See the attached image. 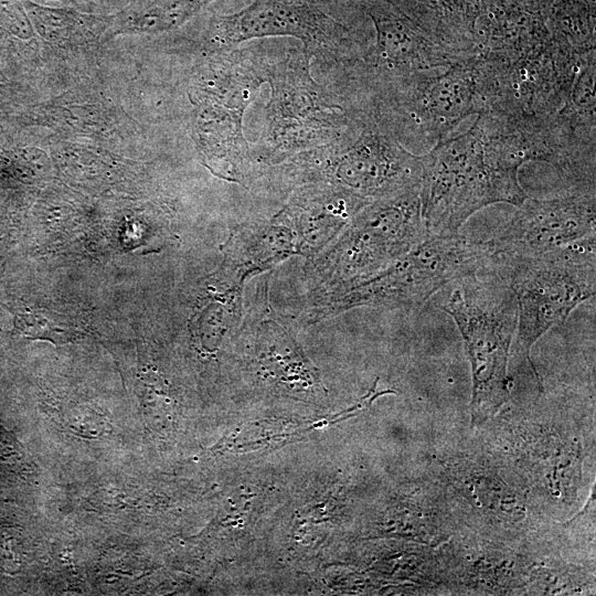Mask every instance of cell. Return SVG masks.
<instances>
[{
    "instance_id": "cell-4",
    "label": "cell",
    "mask_w": 596,
    "mask_h": 596,
    "mask_svg": "<svg viewBox=\"0 0 596 596\" xmlns=\"http://www.w3.org/2000/svg\"><path fill=\"white\" fill-rule=\"evenodd\" d=\"M436 301L449 315L466 345L472 373L473 424L482 423L508 402V360L518 323L515 297L493 270L485 268L451 281Z\"/></svg>"
},
{
    "instance_id": "cell-15",
    "label": "cell",
    "mask_w": 596,
    "mask_h": 596,
    "mask_svg": "<svg viewBox=\"0 0 596 596\" xmlns=\"http://www.w3.org/2000/svg\"><path fill=\"white\" fill-rule=\"evenodd\" d=\"M421 1H423L425 3H437V2H440L443 0H421Z\"/></svg>"
},
{
    "instance_id": "cell-9",
    "label": "cell",
    "mask_w": 596,
    "mask_h": 596,
    "mask_svg": "<svg viewBox=\"0 0 596 596\" xmlns=\"http://www.w3.org/2000/svg\"><path fill=\"white\" fill-rule=\"evenodd\" d=\"M198 88L195 139L217 177L246 185L259 175L243 131L246 108L266 82L267 60L249 49L223 52Z\"/></svg>"
},
{
    "instance_id": "cell-12",
    "label": "cell",
    "mask_w": 596,
    "mask_h": 596,
    "mask_svg": "<svg viewBox=\"0 0 596 596\" xmlns=\"http://www.w3.org/2000/svg\"><path fill=\"white\" fill-rule=\"evenodd\" d=\"M238 334L251 342L257 372L265 379L300 391L319 387L313 368L273 310L267 284L258 286L255 305L244 316Z\"/></svg>"
},
{
    "instance_id": "cell-2",
    "label": "cell",
    "mask_w": 596,
    "mask_h": 596,
    "mask_svg": "<svg viewBox=\"0 0 596 596\" xmlns=\"http://www.w3.org/2000/svg\"><path fill=\"white\" fill-rule=\"evenodd\" d=\"M265 77L270 94L264 106L263 134L257 146H251L259 175L297 153L343 138L370 110L350 84L342 93L317 83L311 74V57L304 49L267 61Z\"/></svg>"
},
{
    "instance_id": "cell-5",
    "label": "cell",
    "mask_w": 596,
    "mask_h": 596,
    "mask_svg": "<svg viewBox=\"0 0 596 596\" xmlns=\"http://www.w3.org/2000/svg\"><path fill=\"white\" fill-rule=\"evenodd\" d=\"M292 189L326 183L366 202L418 189L422 155L405 148L376 118L372 107L343 138L297 153L275 166Z\"/></svg>"
},
{
    "instance_id": "cell-8",
    "label": "cell",
    "mask_w": 596,
    "mask_h": 596,
    "mask_svg": "<svg viewBox=\"0 0 596 596\" xmlns=\"http://www.w3.org/2000/svg\"><path fill=\"white\" fill-rule=\"evenodd\" d=\"M427 237L419 188L368 203L309 259L310 298L375 275Z\"/></svg>"
},
{
    "instance_id": "cell-13",
    "label": "cell",
    "mask_w": 596,
    "mask_h": 596,
    "mask_svg": "<svg viewBox=\"0 0 596 596\" xmlns=\"http://www.w3.org/2000/svg\"><path fill=\"white\" fill-rule=\"evenodd\" d=\"M366 202L326 183H307L292 189L279 210L296 230L301 256L319 254L342 231Z\"/></svg>"
},
{
    "instance_id": "cell-14",
    "label": "cell",
    "mask_w": 596,
    "mask_h": 596,
    "mask_svg": "<svg viewBox=\"0 0 596 596\" xmlns=\"http://www.w3.org/2000/svg\"><path fill=\"white\" fill-rule=\"evenodd\" d=\"M222 251L223 263L248 279L292 256H301L299 236L280 211L268 220L237 225Z\"/></svg>"
},
{
    "instance_id": "cell-7",
    "label": "cell",
    "mask_w": 596,
    "mask_h": 596,
    "mask_svg": "<svg viewBox=\"0 0 596 596\" xmlns=\"http://www.w3.org/2000/svg\"><path fill=\"white\" fill-rule=\"evenodd\" d=\"M488 269L511 288L518 309L517 345L528 360L539 387L543 386L531 360L534 343L596 291V234L552 252L496 258Z\"/></svg>"
},
{
    "instance_id": "cell-3",
    "label": "cell",
    "mask_w": 596,
    "mask_h": 596,
    "mask_svg": "<svg viewBox=\"0 0 596 596\" xmlns=\"http://www.w3.org/2000/svg\"><path fill=\"white\" fill-rule=\"evenodd\" d=\"M489 260L486 241L428 236L375 275L309 298L301 321L313 324L359 307L416 308L451 281L481 272Z\"/></svg>"
},
{
    "instance_id": "cell-10",
    "label": "cell",
    "mask_w": 596,
    "mask_h": 596,
    "mask_svg": "<svg viewBox=\"0 0 596 596\" xmlns=\"http://www.w3.org/2000/svg\"><path fill=\"white\" fill-rule=\"evenodd\" d=\"M273 36L300 40L311 60L341 68L362 61L369 49L309 0H254L219 19L213 42L226 52L245 41Z\"/></svg>"
},
{
    "instance_id": "cell-11",
    "label": "cell",
    "mask_w": 596,
    "mask_h": 596,
    "mask_svg": "<svg viewBox=\"0 0 596 596\" xmlns=\"http://www.w3.org/2000/svg\"><path fill=\"white\" fill-rule=\"evenodd\" d=\"M595 225V190L573 189L552 199L528 196L486 244L490 260L538 256L596 234Z\"/></svg>"
},
{
    "instance_id": "cell-6",
    "label": "cell",
    "mask_w": 596,
    "mask_h": 596,
    "mask_svg": "<svg viewBox=\"0 0 596 596\" xmlns=\"http://www.w3.org/2000/svg\"><path fill=\"white\" fill-rule=\"evenodd\" d=\"M365 92L377 120L405 148L426 151L485 110L476 55L445 68L372 81Z\"/></svg>"
},
{
    "instance_id": "cell-1",
    "label": "cell",
    "mask_w": 596,
    "mask_h": 596,
    "mask_svg": "<svg viewBox=\"0 0 596 596\" xmlns=\"http://www.w3.org/2000/svg\"><path fill=\"white\" fill-rule=\"evenodd\" d=\"M419 199L428 236L459 234L479 210L496 203L520 206L529 196L517 161L493 123L477 115L470 128L422 153Z\"/></svg>"
}]
</instances>
